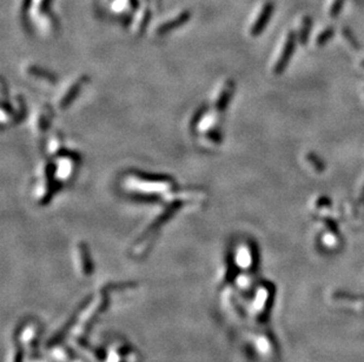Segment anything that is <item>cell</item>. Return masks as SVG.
<instances>
[{
  "label": "cell",
  "instance_id": "obj_1",
  "mask_svg": "<svg viewBox=\"0 0 364 362\" xmlns=\"http://www.w3.org/2000/svg\"><path fill=\"white\" fill-rule=\"evenodd\" d=\"M122 186L131 195L150 199L170 194L175 190L176 184L167 176L130 172L125 174Z\"/></svg>",
  "mask_w": 364,
  "mask_h": 362
},
{
  "label": "cell",
  "instance_id": "obj_2",
  "mask_svg": "<svg viewBox=\"0 0 364 362\" xmlns=\"http://www.w3.org/2000/svg\"><path fill=\"white\" fill-rule=\"evenodd\" d=\"M58 184L55 175V166L51 161H45L39 166L38 180L35 189V196L40 204H46L51 200Z\"/></svg>",
  "mask_w": 364,
  "mask_h": 362
},
{
  "label": "cell",
  "instance_id": "obj_3",
  "mask_svg": "<svg viewBox=\"0 0 364 362\" xmlns=\"http://www.w3.org/2000/svg\"><path fill=\"white\" fill-rule=\"evenodd\" d=\"M78 162L77 155L70 152H61L55 155V175L58 182H65L71 180L77 172Z\"/></svg>",
  "mask_w": 364,
  "mask_h": 362
},
{
  "label": "cell",
  "instance_id": "obj_4",
  "mask_svg": "<svg viewBox=\"0 0 364 362\" xmlns=\"http://www.w3.org/2000/svg\"><path fill=\"white\" fill-rule=\"evenodd\" d=\"M88 80L86 75H78L74 79L70 80L65 86L61 88L59 97L55 99V103L60 109H65L70 106V103L74 100V98L79 94L80 89L84 84Z\"/></svg>",
  "mask_w": 364,
  "mask_h": 362
},
{
  "label": "cell",
  "instance_id": "obj_5",
  "mask_svg": "<svg viewBox=\"0 0 364 362\" xmlns=\"http://www.w3.org/2000/svg\"><path fill=\"white\" fill-rule=\"evenodd\" d=\"M235 85L231 80H224L219 86L216 88L214 97H212V108L222 114L230 103L232 93H234Z\"/></svg>",
  "mask_w": 364,
  "mask_h": 362
},
{
  "label": "cell",
  "instance_id": "obj_6",
  "mask_svg": "<svg viewBox=\"0 0 364 362\" xmlns=\"http://www.w3.org/2000/svg\"><path fill=\"white\" fill-rule=\"evenodd\" d=\"M52 111L46 106L35 109L31 118V128L36 134H44L49 131L52 120Z\"/></svg>",
  "mask_w": 364,
  "mask_h": 362
},
{
  "label": "cell",
  "instance_id": "obj_7",
  "mask_svg": "<svg viewBox=\"0 0 364 362\" xmlns=\"http://www.w3.org/2000/svg\"><path fill=\"white\" fill-rule=\"evenodd\" d=\"M293 47H295V35H293V33H289L284 43V46H283L281 54L278 55V59H277L275 65H273V72L277 73V74L284 71L285 66L289 63L290 55L293 53Z\"/></svg>",
  "mask_w": 364,
  "mask_h": 362
},
{
  "label": "cell",
  "instance_id": "obj_8",
  "mask_svg": "<svg viewBox=\"0 0 364 362\" xmlns=\"http://www.w3.org/2000/svg\"><path fill=\"white\" fill-rule=\"evenodd\" d=\"M271 13H273V4H271V2H268V4H265L264 6L262 7L260 13L256 18V21H255L253 26H251V35H258L259 33L262 32L263 29L265 27V25L268 24L269 19H270Z\"/></svg>",
  "mask_w": 364,
  "mask_h": 362
},
{
  "label": "cell",
  "instance_id": "obj_9",
  "mask_svg": "<svg viewBox=\"0 0 364 362\" xmlns=\"http://www.w3.org/2000/svg\"><path fill=\"white\" fill-rule=\"evenodd\" d=\"M26 73L33 79H37L44 83H55V75L51 74L49 71H45L40 66H27Z\"/></svg>",
  "mask_w": 364,
  "mask_h": 362
},
{
  "label": "cell",
  "instance_id": "obj_10",
  "mask_svg": "<svg viewBox=\"0 0 364 362\" xmlns=\"http://www.w3.org/2000/svg\"><path fill=\"white\" fill-rule=\"evenodd\" d=\"M63 147V140L59 134H52L46 142V151L50 155H57L61 152Z\"/></svg>",
  "mask_w": 364,
  "mask_h": 362
},
{
  "label": "cell",
  "instance_id": "obj_11",
  "mask_svg": "<svg viewBox=\"0 0 364 362\" xmlns=\"http://www.w3.org/2000/svg\"><path fill=\"white\" fill-rule=\"evenodd\" d=\"M187 16H189L187 13H183V15H181V16L176 17V18H173L170 22H165V24L162 25V26L157 27V33H158V34H164V33H166L167 31L173 29V27L178 26V25H182L183 22L186 21Z\"/></svg>",
  "mask_w": 364,
  "mask_h": 362
},
{
  "label": "cell",
  "instance_id": "obj_12",
  "mask_svg": "<svg viewBox=\"0 0 364 362\" xmlns=\"http://www.w3.org/2000/svg\"><path fill=\"white\" fill-rule=\"evenodd\" d=\"M310 25H311V20H310L309 18H305L303 21V25H302V27H301V35H299V40H301V43L305 44V41H307Z\"/></svg>",
  "mask_w": 364,
  "mask_h": 362
},
{
  "label": "cell",
  "instance_id": "obj_13",
  "mask_svg": "<svg viewBox=\"0 0 364 362\" xmlns=\"http://www.w3.org/2000/svg\"><path fill=\"white\" fill-rule=\"evenodd\" d=\"M332 33H334V31H332L331 27H330V29H327V31H324L322 34L318 35V40H317L318 44L322 45V44L326 43V41L328 40V38L332 35Z\"/></svg>",
  "mask_w": 364,
  "mask_h": 362
},
{
  "label": "cell",
  "instance_id": "obj_14",
  "mask_svg": "<svg viewBox=\"0 0 364 362\" xmlns=\"http://www.w3.org/2000/svg\"><path fill=\"white\" fill-rule=\"evenodd\" d=\"M342 4H343V0H336L334 6L331 7V11H330V13H331L332 17H335L338 12H340Z\"/></svg>",
  "mask_w": 364,
  "mask_h": 362
}]
</instances>
